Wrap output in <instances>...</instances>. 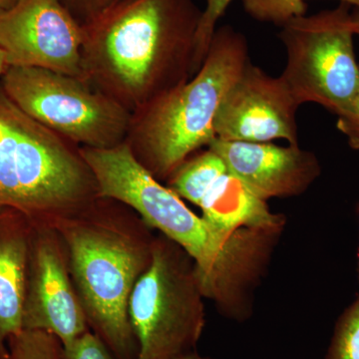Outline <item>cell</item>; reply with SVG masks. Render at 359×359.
<instances>
[{
	"label": "cell",
	"instance_id": "9a60e30c",
	"mask_svg": "<svg viewBox=\"0 0 359 359\" xmlns=\"http://www.w3.org/2000/svg\"><path fill=\"white\" fill-rule=\"evenodd\" d=\"M325 359H359V294L335 323Z\"/></svg>",
	"mask_w": 359,
	"mask_h": 359
},
{
	"label": "cell",
	"instance_id": "277c9868",
	"mask_svg": "<svg viewBox=\"0 0 359 359\" xmlns=\"http://www.w3.org/2000/svg\"><path fill=\"white\" fill-rule=\"evenodd\" d=\"M250 60L242 32L231 25L217 28L197 73L132 113L126 142L135 159L165 183L191 156L209 147L219 106Z\"/></svg>",
	"mask_w": 359,
	"mask_h": 359
},
{
	"label": "cell",
	"instance_id": "d6986e66",
	"mask_svg": "<svg viewBox=\"0 0 359 359\" xmlns=\"http://www.w3.org/2000/svg\"><path fill=\"white\" fill-rule=\"evenodd\" d=\"M337 116V129L346 137L349 147L359 151V90Z\"/></svg>",
	"mask_w": 359,
	"mask_h": 359
},
{
	"label": "cell",
	"instance_id": "30bf717a",
	"mask_svg": "<svg viewBox=\"0 0 359 359\" xmlns=\"http://www.w3.org/2000/svg\"><path fill=\"white\" fill-rule=\"evenodd\" d=\"M83 25L60 0H18L0 13V48L8 67L42 68L85 80Z\"/></svg>",
	"mask_w": 359,
	"mask_h": 359
},
{
	"label": "cell",
	"instance_id": "3957f363",
	"mask_svg": "<svg viewBox=\"0 0 359 359\" xmlns=\"http://www.w3.org/2000/svg\"><path fill=\"white\" fill-rule=\"evenodd\" d=\"M52 226L65 241L90 330L117 359H137L129 318L135 285L152 264L156 233L119 201L97 197Z\"/></svg>",
	"mask_w": 359,
	"mask_h": 359
},
{
	"label": "cell",
	"instance_id": "603a6c76",
	"mask_svg": "<svg viewBox=\"0 0 359 359\" xmlns=\"http://www.w3.org/2000/svg\"><path fill=\"white\" fill-rule=\"evenodd\" d=\"M178 359H211L209 358H205V356L201 355L197 351H192V353H187L185 355L182 356Z\"/></svg>",
	"mask_w": 359,
	"mask_h": 359
},
{
	"label": "cell",
	"instance_id": "52a82bcc",
	"mask_svg": "<svg viewBox=\"0 0 359 359\" xmlns=\"http://www.w3.org/2000/svg\"><path fill=\"white\" fill-rule=\"evenodd\" d=\"M0 85L25 114L79 147L126 141L131 113L82 78L34 67H8Z\"/></svg>",
	"mask_w": 359,
	"mask_h": 359
},
{
	"label": "cell",
	"instance_id": "8992f818",
	"mask_svg": "<svg viewBox=\"0 0 359 359\" xmlns=\"http://www.w3.org/2000/svg\"><path fill=\"white\" fill-rule=\"evenodd\" d=\"M205 299L192 257L162 233L156 235L152 264L129 301L137 359H178L197 351Z\"/></svg>",
	"mask_w": 359,
	"mask_h": 359
},
{
	"label": "cell",
	"instance_id": "e0dca14e",
	"mask_svg": "<svg viewBox=\"0 0 359 359\" xmlns=\"http://www.w3.org/2000/svg\"><path fill=\"white\" fill-rule=\"evenodd\" d=\"M231 1L233 0H205V8L202 9V16L196 35L194 74L197 73L204 62L212 35L217 29V23L223 18Z\"/></svg>",
	"mask_w": 359,
	"mask_h": 359
},
{
	"label": "cell",
	"instance_id": "44dd1931",
	"mask_svg": "<svg viewBox=\"0 0 359 359\" xmlns=\"http://www.w3.org/2000/svg\"><path fill=\"white\" fill-rule=\"evenodd\" d=\"M351 20H353L354 34L359 36V6L354 7L353 11H351Z\"/></svg>",
	"mask_w": 359,
	"mask_h": 359
},
{
	"label": "cell",
	"instance_id": "7402d4cb",
	"mask_svg": "<svg viewBox=\"0 0 359 359\" xmlns=\"http://www.w3.org/2000/svg\"><path fill=\"white\" fill-rule=\"evenodd\" d=\"M7 69H8V65H7L6 54L0 48V78L6 73Z\"/></svg>",
	"mask_w": 359,
	"mask_h": 359
},
{
	"label": "cell",
	"instance_id": "8fae6325",
	"mask_svg": "<svg viewBox=\"0 0 359 359\" xmlns=\"http://www.w3.org/2000/svg\"><path fill=\"white\" fill-rule=\"evenodd\" d=\"M299 107L282 78L269 76L250 60L219 106L216 139L299 145Z\"/></svg>",
	"mask_w": 359,
	"mask_h": 359
},
{
	"label": "cell",
	"instance_id": "cb8c5ba5",
	"mask_svg": "<svg viewBox=\"0 0 359 359\" xmlns=\"http://www.w3.org/2000/svg\"><path fill=\"white\" fill-rule=\"evenodd\" d=\"M18 0H0V13L13 6Z\"/></svg>",
	"mask_w": 359,
	"mask_h": 359
},
{
	"label": "cell",
	"instance_id": "7c38bea8",
	"mask_svg": "<svg viewBox=\"0 0 359 359\" xmlns=\"http://www.w3.org/2000/svg\"><path fill=\"white\" fill-rule=\"evenodd\" d=\"M226 163L259 199L292 198L306 192L320 178V160L299 145L287 147L271 143L222 141L215 139L209 147Z\"/></svg>",
	"mask_w": 359,
	"mask_h": 359
},
{
	"label": "cell",
	"instance_id": "5b68a950",
	"mask_svg": "<svg viewBox=\"0 0 359 359\" xmlns=\"http://www.w3.org/2000/svg\"><path fill=\"white\" fill-rule=\"evenodd\" d=\"M97 197L79 146L25 114L0 85V208L52 226Z\"/></svg>",
	"mask_w": 359,
	"mask_h": 359
},
{
	"label": "cell",
	"instance_id": "5bb4252c",
	"mask_svg": "<svg viewBox=\"0 0 359 359\" xmlns=\"http://www.w3.org/2000/svg\"><path fill=\"white\" fill-rule=\"evenodd\" d=\"M344 4L359 6V0H340ZM245 13L259 22L285 25L294 18L306 15V0H242Z\"/></svg>",
	"mask_w": 359,
	"mask_h": 359
},
{
	"label": "cell",
	"instance_id": "ba28073f",
	"mask_svg": "<svg viewBox=\"0 0 359 359\" xmlns=\"http://www.w3.org/2000/svg\"><path fill=\"white\" fill-rule=\"evenodd\" d=\"M351 6L294 18L278 34L287 52L280 78L299 106L318 104L337 115L359 90Z\"/></svg>",
	"mask_w": 359,
	"mask_h": 359
},
{
	"label": "cell",
	"instance_id": "d4e9b609",
	"mask_svg": "<svg viewBox=\"0 0 359 359\" xmlns=\"http://www.w3.org/2000/svg\"><path fill=\"white\" fill-rule=\"evenodd\" d=\"M356 273H358V280L359 283V257L358 259V264H356Z\"/></svg>",
	"mask_w": 359,
	"mask_h": 359
},
{
	"label": "cell",
	"instance_id": "6da1fadb",
	"mask_svg": "<svg viewBox=\"0 0 359 359\" xmlns=\"http://www.w3.org/2000/svg\"><path fill=\"white\" fill-rule=\"evenodd\" d=\"M80 150L95 177L98 197L128 205L150 228L185 250L195 263L205 299L222 316L237 323L249 320L282 229L252 226L226 235L149 173L126 141L113 148Z\"/></svg>",
	"mask_w": 359,
	"mask_h": 359
},
{
	"label": "cell",
	"instance_id": "2e32d148",
	"mask_svg": "<svg viewBox=\"0 0 359 359\" xmlns=\"http://www.w3.org/2000/svg\"><path fill=\"white\" fill-rule=\"evenodd\" d=\"M11 359H65V346L55 335L22 330L9 339Z\"/></svg>",
	"mask_w": 359,
	"mask_h": 359
},
{
	"label": "cell",
	"instance_id": "7a4b0ae2",
	"mask_svg": "<svg viewBox=\"0 0 359 359\" xmlns=\"http://www.w3.org/2000/svg\"><path fill=\"white\" fill-rule=\"evenodd\" d=\"M195 0H118L83 25L84 78L130 113L193 76Z\"/></svg>",
	"mask_w": 359,
	"mask_h": 359
},
{
	"label": "cell",
	"instance_id": "9c48e42d",
	"mask_svg": "<svg viewBox=\"0 0 359 359\" xmlns=\"http://www.w3.org/2000/svg\"><path fill=\"white\" fill-rule=\"evenodd\" d=\"M22 325L23 330L55 335L65 347L90 332L71 278L67 248L50 224H33Z\"/></svg>",
	"mask_w": 359,
	"mask_h": 359
},
{
	"label": "cell",
	"instance_id": "ac0fdd59",
	"mask_svg": "<svg viewBox=\"0 0 359 359\" xmlns=\"http://www.w3.org/2000/svg\"><path fill=\"white\" fill-rule=\"evenodd\" d=\"M65 359H117L93 332H86L65 347Z\"/></svg>",
	"mask_w": 359,
	"mask_h": 359
},
{
	"label": "cell",
	"instance_id": "4fadbf2b",
	"mask_svg": "<svg viewBox=\"0 0 359 359\" xmlns=\"http://www.w3.org/2000/svg\"><path fill=\"white\" fill-rule=\"evenodd\" d=\"M33 223L0 208V359H11L9 339L23 330L26 273Z\"/></svg>",
	"mask_w": 359,
	"mask_h": 359
},
{
	"label": "cell",
	"instance_id": "ffe728a7",
	"mask_svg": "<svg viewBox=\"0 0 359 359\" xmlns=\"http://www.w3.org/2000/svg\"><path fill=\"white\" fill-rule=\"evenodd\" d=\"M116 1L118 0H60L63 6L81 25L93 20Z\"/></svg>",
	"mask_w": 359,
	"mask_h": 359
}]
</instances>
